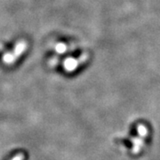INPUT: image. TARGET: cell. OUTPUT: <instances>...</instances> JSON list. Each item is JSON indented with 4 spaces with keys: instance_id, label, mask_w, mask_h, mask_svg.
<instances>
[{
    "instance_id": "1",
    "label": "cell",
    "mask_w": 160,
    "mask_h": 160,
    "mask_svg": "<svg viewBox=\"0 0 160 160\" xmlns=\"http://www.w3.org/2000/svg\"><path fill=\"white\" fill-rule=\"evenodd\" d=\"M26 48H27L26 42L25 41H20L16 45L15 48L13 49V51L11 52H6L4 54V56H3L4 62L6 64H12L14 62H16L18 58L25 52Z\"/></svg>"
},
{
    "instance_id": "3",
    "label": "cell",
    "mask_w": 160,
    "mask_h": 160,
    "mask_svg": "<svg viewBox=\"0 0 160 160\" xmlns=\"http://www.w3.org/2000/svg\"><path fill=\"white\" fill-rule=\"evenodd\" d=\"M132 144H133V147H132V153L133 154H138L140 151H141V149L143 147L144 145V142H143L142 138H132Z\"/></svg>"
},
{
    "instance_id": "4",
    "label": "cell",
    "mask_w": 160,
    "mask_h": 160,
    "mask_svg": "<svg viewBox=\"0 0 160 160\" xmlns=\"http://www.w3.org/2000/svg\"><path fill=\"white\" fill-rule=\"evenodd\" d=\"M137 132L138 134L140 135V137L141 138H145L147 135H148V129H147V127L144 126V125H142V124H140V125H138L137 126Z\"/></svg>"
},
{
    "instance_id": "2",
    "label": "cell",
    "mask_w": 160,
    "mask_h": 160,
    "mask_svg": "<svg viewBox=\"0 0 160 160\" xmlns=\"http://www.w3.org/2000/svg\"><path fill=\"white\" fill-rule=\"evenodd\" d=\"M88 53H83L82 55H80L78 59L75 58H67L65 60V62H63V67L66 69V71L68 72H73L75 69H78V67H79L81 64L86 62L88 60Z\"/></svg>"
},
{
    "instance_id": "5",
    "label": "cell",
    "mask_w": 160,
    "mask_h": 160,
    "mask_svg": "<svg viewBox=\"0 0 160 160\" xmlns=\"http://www.w3.org/2000/svg\"><path fill=\"white\" fill-rule=\"evenodd\" d=\"M56 52L59 53H63V52H67V46L64 44H62V43L58 44L56 46Z\"/></svg>"
},
{
    "instance_id": "6",
    "label": "cell",
    "mask_w": 160,
    "mask_h": 160,
    "mask_svg": "<svg viewBox=\"0 0 160 160\" xmlns=\"http://www.w3.org/2000/svg\"><path fill=\"white\" fill-rule=\"evenodd\" d=\"M24 159V155L23 154H18L15 157H13L12 160H23Z\"/></svg>"
}]
</instances>
